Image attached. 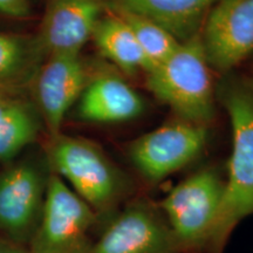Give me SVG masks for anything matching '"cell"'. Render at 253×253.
<instances>
[{
    "instance_id": "obj_2",
    "label": "cell",
    "mask_w": 253,
    "mask_h": 253,
    "mask_svg": "<svg viewBox=\"0 0 253 253\" xmlns=\"http://www.w3.org/2000/svg\"><path fill=\"white\" fill-rule=\"evenodd\" d=\"M201 34L181 42L147 74V87L179 119L207 126L214 114V94Z\"/></svg>"
},
{
    "instance_id": "obj_16",
    "label": "cell",
    "mask_w": 253,
    "mask_h": 253,
    "mask_svg": "<svg viewBox=\"0 0 253 253\" xmlns=\"http://www.w3.org/2000/svg\"><path fill=\"white\" fill-rule=\"evenodd\" d=\"M38 120L27 103L15 99L0 116V162L17 156L36 138Z\"/></svg>"
},
{
    "instance_id": "obj_13",
    "label": "cell",
    "mask_w": 253,
    "mask_h": 253,
    "mask_svg": "<svg viewBox=\"0 0 253 253\" xmlns=\"http://www.w3.org/2000/svg\"><path fill=\"white\" fill-rule=\"evenodd\" d=\"M141 96L125 80L115 75H101L88 82L79 99L78 113L94 123L130 121L143 112Z\"/></svg>"
},
{
    "instance_id": "obj_18",
    "label": "cell",
    "mask_w": 253,
    "mask_h": 253,
    "mask_svg": "<svg viewBox=\"0 0 253 253\" xmlns=\"http://www.w3.org/2000/svg\"><path fill=\"white\" fill-rule=\"evenodd\" d=\"M0 14L14 19L28 18L31 15L30 0H0Z\"/></svg>"
},
{
    "instance_id": "obj_17",
    "label": "cell",
    "mask_w": 253,
    "mask_h": 253,
    "mask_svg": "<svg viewBox=\"0 0 253 253\" xmlns=\"http://www.w3.org/2000/svg\"><path fill=\"white\" fill-rule=\"evenodd\" d=\"M107 11L119 15L130 28L149 62V71L169 58L181 43L162 27L143 17L120 9H107Z\"/></svg>"
},
{
    "instance_id": "obj_11",
    "label": "cell",
    "mask_w": 253,
    "mask_h": 253,
    "mask_svg": "<svg viewBox=\"0 0 253 253\" xmlns=\"http://www.w3.org/2000/svg\"><path fill=\"white\" fill-rule=\"evenodd\" d=\"M173 236L143 205L126 209L84 253H173Z\"/></svg>"
},
{
    "instance_id": "obj_9",
    "label": "cell",
    "mask_w": 253,
    "mask_h": 253,
    "mask_svg": "<svg viewBox=\"0 0 253 253\" xmlns=\"http://www.w3.org/2000/svg\"><path fill=\"white\" fill-rule=\"evenodd\" d=\"M33 80L41 115L55 137L60 134L66 114L87 86L86 68L80 54L48 56Z\"/></svg>"
},
{
    "instance_id": "obj_15",
    "label": "cell",
    "mask_w": 253,
    "mask_h": 253,
    "mask_svg": "<svg viewBox=\"0 0 253 253\" xmlns=\"http://www.w3.org/2000/svg\"><path fill=\"white\" fill-rule=\"evenodd\" d=\"M42 59L34 38L0 33V94L13 96L33 80Z\"/></svg>"
},
{
    "instance_id": "obj_1",
    "label": "cell",
    "mask_w": 253,
    "mask_h": 253,
    "mask_svg": "<svg viewBox=\"0 0 253 253\" xmlns=\"http://www.w3.org/2000/svg\"><path fill=\"white\" fill-rule=\"evenodd\" d=\"M232 129L229 173L217 218L207 239L220 252L240 221L253 214V84L235 80L221 90Z\"/></svg>"
},
{
    "instance_id": "obj_6",
    "label": "cell",
    "mask_w": 253,
    "mask_h": 253,
    "mask_svg": "<svg viewBox=\"0 0 253 253\" xmlns=\"http://www.w3.org/2000/svg\"><path fill=\"white\" fill-rule=\"evenodd\" d=\"M207 138V126L181 119L142 135L129 153L138 172L156 183L195 161L203 151Z\"/></svg>"
},
{
    "instance_id": "obj_10",
    "label": "cell",
    "mask_w": 253,
    "mask_h": 253,
    "mask_svg": "<svg viewBox=\"0 0 253 253\" xmlns=\"http://www.w3.org/2000/svg\"><path fill=\"white\" fill-rule=\"evenodd\" d=\"M46 184L39 169L28 162L17 164L2 172L0 230L18 240L30 235L42 210Z\"/></svg>"
},
{
    "instance_id": "obj_4",
    "label": "cell",
    "mask_w": 253,
    "mask_h": 253,
    "mask_svg": "<svg viewBox=\"0 0 253 253\" xmlns=\"http://www.w3.org/2000/svg\"><path fill=\"white\" fill-rule=\"evenodd\" d=\"M96 212L56 173L49 176L30 253H84Z\"/></svg>"
},
{
    "instance_id": "obj_3",
    "label": "cell",
    "mask_w": 253,
    "mask_h": 253,
    "mask_svg": "<svg viewBox=\"0 0 253 253\" xmlns=\"http://www.w3.org/2000/svg\"><path fill=\"white\" fill-rule=\"evenodd\" d=\"M49 158L55 173L96 211L109 209L123 190L122 177L96 145L78 137H53Z\"/></svg>"
},
{
    "instance_id": "obj_14",
    "label": "cell",
    "mask_w": 253,
    "mask_h": 253,
    "mask_svg": "<svg viewBox=\"0 0 253 253\" xmlns=\"http://www.w3.org/2000/svg\"><path fill=\"white\" fill-rule=\"evenodd\" d=\"M91 40L104 58L126 74L134 75L138 71L147 73L150 69L149 62L130 28L123 19L112 12L100 19Z\"/></svg>"
},
{
    "instance_id": "obj_20",
    "label": "cell",
    "mask_w": 253,
    "mask_h": 253,
    "mask_svg": "<svg viewBox=\"0 0 253 253\" xmlns=\"http://www.w3.org/2000/svg\"><path fill=\"white\" fill-rule=\"evenodd\" d=\"M15 99L11 95H5V94H0V116L4 114L6 109L8 108V106L13 102Z\"/></svg>"
},
{
    "instance_id": "obj_12",
    "label": "cell",
    "mask_w": 253,
    "mask_h": 253,
    "mask_svg": "<svg viewBox=\"0 0 253 253\" xmlns=\"http://www.w3.org/2000/svg\"><path fill=\"white\" fill-rule=\"evenodd\" d=\"M219 0H107V9L140 15L162 27L178 42L201 34L209 13Z\"/></svg>"
},
{
    "instance_id": "obj_8",
    "label": "cell",
    "mask_w": 253,
    "mask_h": 253,
    "mask_svg": "<svg viewBox=\"0 0 253 253\" xmlns=\"http://www.w3.org/2000/svg\"><path fill=\"white\" fill-rule=\"evenodd\" d=\"M107 11V0H49L36 39L42 58L80 54Z\"/></svg>"
},
{
    "instance_id": "obj_19",
    "label": "cell",
    "mask_w": 253,
    "mask_h": 253,
    "mask_svg": "<svg viewBox=\"0 0 253 253\" xmlns=\"http://www.w3.org/2000/svg\"><path fill=\"white\" fill-rule=\"evenodd\" d=\"M0 253H25L18 249L17 246L11 244V243L6 242V240L0 239Z\"/></svg>"
},
{
    "instance_id": "obj_7",
    "label": "cell",
    "mask_w": 253,
    "mask_h": 253,
    "mask_svg": "<svg viewBox=\"0 0 253 253\" xmlns=\"http://www.w3.org/2000/svg\"><path fill=\"white\" fill-rule=\"evenodd\" d=\"M211 68L227 72L253 53V0H219L201 32Z\"/></svg>"
},
{
    "instance_id": "obj_5",
    "label": "cell",
    "mask_w": 253,
    "mask_h": 253,
    "mask_svg": "<svg viewBox=\"0 0 253 253\" xmlns=\"http://www.w3.org/2000/svg\"><path fill=\"white\" fill-rule=\"evenodd\" d=\"M223 191V179L213 170L196 172L170 190L161 207L177 242L186 246L207 242Z\"/></svg>"
}]
</instances>
